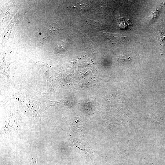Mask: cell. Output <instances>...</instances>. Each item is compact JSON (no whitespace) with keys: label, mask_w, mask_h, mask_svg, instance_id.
<instances>
[{"label":"cell","mask_w":165,"mask_h":165,"mask_svg":"<svg viewBox=\"0 0 165 165\" xmlns=\"http://www.w3.org/2000/svg\"><path fill=\"white\" fill-rule=\"evenodd\" d=\"M74 142L75 145L78 148L84 151L90 155H92L93 152L92 148L87 142L79 139L75 140Z\"/></svg>","instance_id":"cell-1"},{"label":"cell","mask_w":165,"mask_h":165,"mask_svg":"<svg viewBox=\"0 0 165 165\" xmlns=\"http://www.w3.org/2000/svg\"><path fill=\"white\" fill-rule=\"evenodd\" d=\"M161 4L152 12L149 17V21L148 23V26H149L153 23L157 17L160 10L162 7L163 5Z\"/></svg>","instance_id":"cell-2"},{"label":"cell","mask_w":165,"mask_h":165,"mask_svg":"<svg viewBox=\"0 0 165 165\" xmlns=\"http://www.w3.org/2000/svg\"><path fill=\"white\" fill-rule=\"evenodd\" d=\"M158 37L161 47H164L165 46V34L162 31L159 32Z\"/></svg>","instance_id":"cell-3"},{"label":"cell","mask_w":165,"mask_h":165,"mask_svg":"<svg viewBox=\"0 0 165 165\" xmlns=\"http://www.w3.org/2000/svg\"><path fill=\"white\" fill-rule=\"evenodd\" d=\"M31 165H38L35 161H34L31 162Z\"/></svg>","instance_id":"cell-4"}]
</instances>
